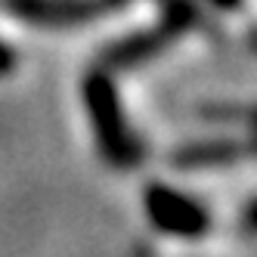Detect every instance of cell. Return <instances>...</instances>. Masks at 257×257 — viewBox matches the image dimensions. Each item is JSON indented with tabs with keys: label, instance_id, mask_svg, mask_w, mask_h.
I'll return each instance as SVG.
<instances>
[{
	"label": "cell",
	"instance_id": "1",
	"mask_svg": "<svg viewBox=\"0 0 257 257\" xmlns=\"http://www.w3.org/2000/svg\"><path fill=\"white\" fill-rule=\"evenodd\" d=\"M84 102L90 108V121H93V134H96L102 155L115 168L140 164L143 146L124 118V108H121V99H118V90H115L112 78H105L102 71L90 75L84 84Z\"/></svg>",
	"mask_w": 257,
	"mask_h": 257
},
{
	"label": "cell",
	"instance_id": "2",
	"mask_svg": "<svg viewBox=\"0 0 257 257\" xmlns=\"http://www.w3.org/2000/svg\"><path fill=\"white\" fill-rule=\"evenodd\" d=\"M146 214H149L155 229L177 238H198L211 226V214L205 211L201 201L171 186H161V183H152L146 189Z\"/></svg>",
	"mask_w": 257,
	"mask_h": 257
},
{
	"label": "cell",
	"instance_id": "4",
	"mask_svg": "<svg viewBox=\"0 0 257 257\" xmlns=\"http://www.w3.org/2000/svg\"><path fill=\"white\" fill-rule=\"evenodd\" d=\"M13 68V53L4 47V41H0V71H10Z\"/></svg>",
	"mask_w": 257,
	"mask_h": 257
},
{
	"label": "cell",
	"instance_id": "3",
	"mask_svg": "<svg viewBox=\"0 0 257 257\" xmlns=\"http://www.w3.org/2000/svg\"><path fill=\"white\" fill-rule=\"evenodd\" d=\"M235 155H248V146L238 143H198L174 155V164L180 171H205L208 164H226L235 161Z\"/></svg>",
	"mask_w": 257,
	"mask_h": 257
}]
</instances>
